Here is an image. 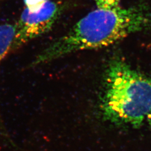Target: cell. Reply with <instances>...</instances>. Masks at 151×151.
<instances>
[{
    "instance_id": "6da1fadb",
    "label": "cell",
    "mask_w": 151,
    "mask_h": 151,
    "mask_svg": "<svg viewBox=\"0 0 151 151\" xmlns=\"http://www.w3.org/2000/svg\"><path fill=\"white\" fill-rule=\"evenodd\" d=\"M151 24V15L142 8H98L44 49L32 62V65L47 63L77 51L107 47L145 29Z\"/></svg>"
},
{
    "instance_id": "7a4b0ae2",
    "label": "cell",
    "mask_w": 151,
    "mask_h": 151,
    "mask_svg": "<svg viewBox=\"0 0 151 151\" xmlns=\"http://www.w3.org/2000/svg\"><path fill=\"white\" fill-rule=\"evenodd\" d=\"M103 118L118 127L138 128L151 116V79L124 61L108 66L100 102Z\"/></svg>"
},
{
    "instance_id": "3957f363",
    "label": "cell",
    "mask_w": 151,
    "mask_h": 151,
    "mask_svg": "<svg viewBox=\"0 0 151 151\" xmlns=\"http://www.w3.org/2000/svg\"><path fill=\"white\" fill-rule=\"evenodd\" d=\"M63 6L49 1L38 10L25 8L15 27V34L12 47L16 49L35 38L43 35L54 25L63 11Z\"/></svg>"
},
{
    "instance_id": "277c9868",
    "label": "cell",
    "mask_w": 151,
    "mask_h": 151,
    "mask_svg": "<svg viewBox=\"0 0 151 151\" xmlns=\"http://www.w3.org/2000/svg\"><path fill=\"white\" fill-rule=\"evenodd\" d=\"M15 34V25L8 23L0 25V65L12 50Z\"/></svg>"
},
{
    "instance_id": "5b68a950",
    "label": "cell",
    "mask_w": 151,
    "mask_h": 151,
    "mask_svg": "<svg viewBox=\"0 0 151 151\" xmlns=\"http://www.w3.org/2000/svg\"><path fill=\"white\" fill-rule=\"evenodd\" d=\"M25 8L30 11H37L50 0H23Z\"/></svg>"
},
{
    "instance_id": "8992f818",
    "label": "cell",
    "mask_w": 151,
    "mask_h": 151,
    "mask_svg": "<svg viewBox=\"0 0 151 151\" xmlns=\"http://www.w3.org/2000/svg\"><path fill=\"white\" fill-rule=\"evenodd\" d=\"M97 7L102 9H111L119 7L120 0H94Z\"/></svg>"
}]
</instances>
